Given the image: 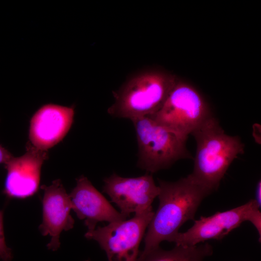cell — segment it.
Here are the masks:
<instances>
[{
	"label": "cell",
	"mask_w": 261,
	"mask_h": 261,
	"mask_svg": "<svg viewBox=\"0 0 261 261\" xmlns=\"http://www.w3.org/2000/svg\"><path fill=\"white\" fill-rule=\"evenodd\" d=\"M158 182L159 207L147 227L145 247L139 257L158 247L162 241L173 242L180 227L187 221L195 220L202 202L212 193L189 174L174 182Z\"/></svg>",
	"instance_id": "1"
},
{
	"label": "cell",
	"mask_w": 261,
	"mask_h": 261,
	"mask_svg": "<svg viewBox=\"0 0 261 261\" xmlns=\"http://www.w3.org/2000/svg\"><path fill=\"white\" fill-rule=\"evenodd\" d=\"M191 134L196 142L193 171L189 175L211 193L220 183L233 160L244 153L240 138L226 134L213 116Z\"/></svg>",
	"instance_id": "2"
},
{
	"label": "cell",
	"mask_w": 261,
	"mask_h": 261,
	"mask_svg": "<svg viewBox=\"0 0 261 261\" xmlns=\"http://www.w3.org/2000/svg\"><path fill=\"white\" fill-rule=\"evenodd\" d=\"M175 82L174 76L162 72H139L113 92L115 101L107 112L130 120L151 115L162 106Z\"/></svg>",
	"instance_id": "3"
},
{
	"label": "cell",
	"mask_w": 261,
	"mask_h": 261,
	"mask_svg": "<svg viewBox=\"0 0 261 261\" xmlns=\"http://www.w3.org/2000/svg\"><path fill=\"white\" fill-rule=\"evenodd\" d=\"M138 145L137 166L153 174L169 168L176 161L192 158L187 140L146 116L131 120Z\"/></svg>",
	"instance_id": "4"
},
{
	"label": "cell",
	"mask_w": 261,
	"mask_h": 261,
	"mask_svg": "<svg viewBox=\"0 0 261 261\" xmlns=\"http://www.w3.org/2000/svg\"><path fill=\"white\" fill-rule=\"evenodd\" d=\"M148 116L187 140L188 134L212 116L207 104L195 88L176 81L160 108Z\"/></svg>",
	"instance_id": "5"
},
{
	"label": "cell",
	"mask_w": 261,
	"mask_h": 261,
	"mask_svg": "<svg viewBox=\"0 0 261 261\" xmlns=\"http://www.w3.org/2000/svg\"><path fill=\"white\" fill-rule=\"evenodd\" d=\"M154 214L152 207L129 220L88 231L85 236L99 243L108 261H137L140 242Z\"/></svg>",
	"instance_id": "6"
},
{
	"label": "cell",
	"mask_w": 261,
	"mask_h": 261,
	"mask_svg": "<svg viewBox=\"0 0 261 261\" xmlns=\"http://www.w3.org/2000/svg\"><path fill=\"white\" fill-rule=\"evenodd\" d=\"M260 206L255 199L230 210L217 212L209 217H201L187 231L179 232L173 242L175 246H193L208 240H221L244 221L255 226L261 239Z\"/></svg>",
	"instance_id": "7"
},
{
	"label": "cell",
	"mask_w": 261,
	"mask_h": 261,
	"mask_svg": "<svg viewBox=\"0 0 261 261\" xmlns=\"http://www.w3.org/2000/svg\"><path fill=\"white\" fill-rule=\"evenodd\" d=\"M103 192L129 217L132 213L140 214L152 207L160 188L152 174L147 173L136 177H125L113 174L104 179Z\"/></svg>",
	"instance_id": "8"
},
{
	"label": "cell",
	"mask_w": 261,
	"mask_h": 261,
	"mask_svg": "<svg viewBox=\"0 0 261 261\" xmlns=\"http://www.w3.org/2000/svg\"><path fill=\"white\" fill-rule=\"evenodd\" d=\"M48 158L47 151L39 150L28 142L23 155L13 156L4 164L7 174L2 193L9 199L33 196L39 188L41 168Z\"/></svg>",
	"instance_id": "9"
},
{
	"label": "cell",
	"mask_w": 261,
	"mask_h": 261,
	"mask_svg": "<svg viewBox=\"0 0 261 261\" xmlns=\"http://www.w3.org/2000/svg\"><path fill=\"white\" fill-rule=\"evenodd\" d=\"M74 106L47 103L40 107L29 123V142L43 151L56 145L65 137L73 122Z\"/></svg>",
	"instance_id": "10"
},
{
	"label": "cell",
	"mask_w": 261,
	"mask_h": 261,
	"mask_svg": "<svg viewBox=\"0 0 261 261\" xmlns=\"http://www.w3.org/2000/svg\"><path fill=\"white\" fill-rule=\"evenodd\" d=\"M41 188L44 190L43 220L39 229L44 236L51 237L47 245L48 248L56 251L60 246L61 232L74 226V219L70 215L71 199L60 179L54 180L48 186L43 185Z\"/></svg>",
	"instance_id": "11"
},
{
	"label": "cell",
	"mask_w": 261,
	"mask_h": 261,
	"mask_svg": "<svg viewBox=\"0 0 261 261\" xmlns=\"http://www.w3.org/2000/svg\"><path fill=\"white\" fill-rule=\"evenodd\" d=\"M72 209L78 218L84 221L88 231L93 230L99 222L109 223L127 218L118 212L84 175L76 179L69 194Z\"/></svg>",
	"instance_id": "12"
},
{
	"label": "cell",
	"mask_w": 261,
	"mask_h": 261,
	"mask_svg": "<svg viewBox=\"0 0 261 261\" xmlns=\"http://www.w3.org/2000/svg\"><path fill=\"white\" fill-rule=\"evenodd\" d=\"M212 252V246L207 243L199 246H175L170 250L159 246L145 255L139 257L137 261H203Z\"/></svg>",
	"instance_id": "13"
},
{
	"label": "cell",
	"mask_w": 261,
	"mask_h": 261,
	"mask_svg": "<svg viewBox=\"0 0 261 261\" xmlns=\"http://www.w3.org/2000/svg\"><path fill=\"white\" fill-rule=\"evenodd\" d=\"M13 259L12 250L6 245L3 228V212L0 210V259L11 261Z\"/></svg>",
	"instance_id": "14"
},
{
	"label": "cell",
	"mask_w": 261,
	"mask_h": 261,
	"mask_svg": "<svg viewBox=\"0 0 261 261\" xmlns=\"http://www.w3.org/2000/svg\"><path fill=\"white\" fill-rule=\"evenodd\" d=\"M12 157L11 153L0 144V164H5Z\"/></svg>",
	"instance_id": "15"
},
{
	"label": "cell",
	"mask_w": 261,
	"mask_h": 261,
	"mask_svg": "<svg viewBox=\"0 0 261 261\" xmlns=\"http://www.w3.org/2000/svg\"><path fill=\"white\" fill-rule=\"evenodd\" d=\"M261 181H260L257 186L256 190V199H255L260 206H261Z\"/></svg>",
	"instance_id": "16"
}]
</instances>
